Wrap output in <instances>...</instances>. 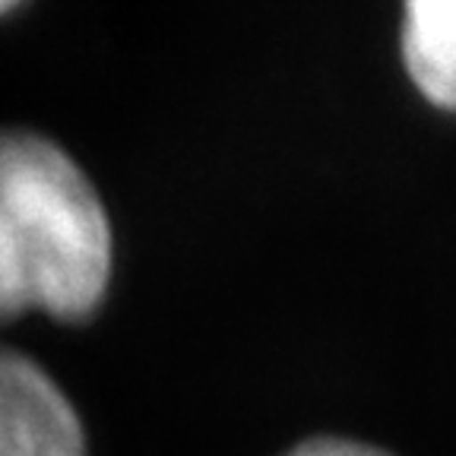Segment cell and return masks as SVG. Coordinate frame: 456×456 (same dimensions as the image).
I'll list each match as a JSON object with an SVG mask.
<instances>
[{
  "label": "cell",
  "mask_w": 456,
  "mask_h": 456,
  "mask_svg": "<svg viewBox=\"0 0 456 456\" xmlns=\"http://www.w3.org/2000/svg\"><path fill=\"white\" fill-rule=\"evenodd\" d=\"M114 273V235L89 175L54 140L0 130V323H86Z\"/></svg>",
  "instance_id": "cell-1"
},
{
  "label": "cell",
  "mask_w": 456,
  "mask_h": 456,
  "mask_svg": "<svg viewBox=\"0 0 456 456\" xmlns=\"http://www.w3.org/2000/svg\"><path fill=\"white\" fill-rule=\"evenodd\" d=\"M0 456H89L67 393L16 349H0Z\"/></svg>",
  "instance_id": "cell-2"
},
{
  "label": "cell",
  "mask_w": 456,
  "mask_h": 456,
  "mask_svg": "<svg viewBox=\"0 0 456 456\" xmlns=\"http://www.w3.org/2000/svg\"><path fill=\"white\" fill-rule=\"evenodd\" d=\"M403 64L431 105L456 111V0H412L403 16Z\"/></svg>",
  "instance_id": "cell-3"
},
{
  "label": "cell",
  "mask_w": 456,
  "mask_h": 456,
  "mask_svg": "<svg viewBox=\"0 0 456 456\" xmlns=\"http://www.w3.org/2000/svg\"><path fill=\"white\" fill-rule=\"evenodd\" d=\"M282 456H390L378 447H368L362 441H349V437H311V441L295 444L292 450H285Z\"/></svg>",
  "instance_id": "cell-4"
},
{
  "label": "cell",
  "mask_w": 456,
  "mask_h": 456,
  "mask_svg": "<svg viewBox=\"0 0 456 456\" xmlns=\"http://www.w3.org/2000/svg\"><path fill=\"white\" fill-rule=\"evenodd\" d=\"M16 4H4V0H0V13H7V10H13Z\"/></svg>",
  "instance_id": "cell-5"
}]
</instances>
